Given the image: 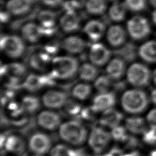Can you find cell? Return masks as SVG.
I'll list each match as a JSON object with an SVG mask.
<instances>
[{"label": "cell", "mask_w": 156, "mask_h": 156, "mask_svg": "<svg viewBox=\"0 0 156 156\" xmlns=\"http://www.w3.org/2000/svg\"><path fill=\"white\" fill-rule=\"evenodd\" d=\"M58 130L60 139L69 146H80L87 141L89 132L78 121H65L61 124Z\"/></svg>", "instance_id": "cell-1"}, {"label": "cell", "mask_w": 156, "mask_h": 156, "mask_svg": "<svg viewBox=\"0 0 156 156\" xmlns=\"http://www.w3.org/2000/svg\"><path fill=\"white\" fill-rule=\"evenodd\" d=\"M79 66V62L74 57L56 56L51 62V75L56 79L68 80L78 73Z\"/></svg>", "instance_id": "cell-2"}, {"label": "cell", "mask_w": 156, "mask_h": 156, "mask_svg": "<svg viewBox=\"0 0 156 156\" xmlns=\"http://www.w3.org/2000/svg\"><path fill=\"white\" fill-rule=\"evenodd\" d=\"M123 110L132 115L143 113L149 105V98L145 91L141 89H130L123 93L121 98Z\"/></svg>", "instance_id": "cell-3"}, {"label": "cell", "mask_w": 156, "mask_h": 156, "mask_svg": "<svg viewBox=\"0 0 156 156\" xmlns=\"http://www.w3.org/2000/svg\"><path fill=\"white\" fill-rule=\"evenodd\" d=\"M112 138L111 132L102 127L98 126L89 132L87 142L93 152L101 154L107 149Z\"/></svg>", "instance_id": "cell-4"}, {"label": "cell", "mask_w": 156, "mask_h": 156, "mask_svg": "<svg viewBox=\"0 0 156 156\" xmlns=\"http://www.w3.org/2000/svg\"><path fill=\"white\" fill-rule=\"evenodd\" d=\"M127 82L133 87H144L150 83L152 74L149 68L141 63H133L126 71Z\"/></svg>", "instance_id": "cell-5"}, {"label": "cell", "mask_w": 156, "mask_h": 156, "mask_svg": "<svg viewBox=\"0 0 156 156\" xmlns=\"http://www.w3.org/2000/svg\"><path fill=\"white\" fill-rule=\"evenodd\" d=\"M24 40L16 35H5L1 38V49L11 58H18L24 53Z\"/></svg>", "instance_id": "cell-6"}, {"label": "cell", "mask_w": 156, "mask_h": 156, "mask_svg": "<svg viewBox=\"0 0 156 156\" xmlns=\"http://www.w3.org/2000/svg\"><path fill=\"white\" fill-rule=\"evenodd\" d=\"M127 31L134 40H141L147 37L151 32V25L145 17L136 15L127 23Z\"/></svg>", "instance_id": "cell-7"}, {"label": "cell", "mask_w": 156, "mask_h": 156, "mask_svg": "<svg viewBox=\"0 0 156 156\" xmlns=\"http://www.w3.org/2000/svg\"><path fill=\"white\" fill-rule=\"evenodd\" d=\"M27 147L34 154L44 155L50 152L52 141L50 137L43 132H36L32 134L28 141Z\"/></svg>", "instance_id": "cell-8"}, {"label": "cell", "mask_w": 156, "mask_h": 156, "mask_svg": "<svg viewBox=\"0 0 156 156\" xmlns=\"http://www.w3.org/2000/svg\"><path fill=\"white\" fill-rule=\"evenodd\" d=\"M68 101L66 92L59 90H49L43 93L41 104L48 109L56 110L65 106Z\"/></svg>", "instance_id": "cell-9"}, {"label": "cell", "mask_w": 156, "mask_h": 156, "mask_svg": "<svg viewBox=\"0 0 156 156\" xmlns=\"http://www.w3.org/2000/svg\"><path fill=\"white\" fill-rule=\"evenodd\" d=\"M112 52L104 44L95 42L89 48L88 57L90 62L97 67L103 66L110 60Z\"/></svg>", "instance_id": "cell-10"}, {"label": "cell", "mask_w": 156, "mask_h": 156, "mask_svg": "<svg viewBox=\"0 0 156 156\" xmlns=\"http://www.w3.org/2000/svg\"><path fill=\"white\" fill-rule=\"evenodd\" d=\"M37 123L41 129L54 131L58 129L62 122L60 115L54 110H44L39 112L37 116Z\"/></svg>", "instance_id": "cell-11"}, {"label": "cell", "mask_w": 156, "mask_h": 156, "mask_svg": "<svg viewBox=\"0 0 156 156\" xmlns=\"http://www.w3.org/2000/svg\"><path fill=\"white\" fill-rule=\"evenodd\" d=\"M27 69L24 65L18 62H13L2 66L1 74H5L9 77V85H17L20 80L26 74Z\"/></svg>", "instance_id": "cell-12"}, {"label": "cell", "mask_w": 156, "mask_h": 156, "mask_svg": "<svg viewBox=\"0 0 156 156\" xmlns=\"http://www.w3.org/2000/svg\"><path fill=\"white\" fill-rule=\"evenodd\" d=\"M106 40L112 47L119 48L123 46L126 41L127 33L126 30L120 25L110 26L106 31Z\"/></svg>", "instance_id": "cell-13"}, {"label": "cell", "mask_w": 156, "mask_h": 156, "mask_svg": "<svg viewBox=\"0 0 156 156\" xmlns=\"http://www.w3.org/2000/svg\"><path fill=\"white\" fill-rule=\"evenodd\" d=\"M83 31L88 38L93 42H98L106 32L105 23L99 20L88 21L83 26Z\"/></svg>", "instance_id": "cell-14"}, {"label": "cell", "mask_w": 156, "mask_h": 156, "mask_svg": "<svg viewBox=\"0 0 156 156\" xmlns=\"http://www.w3.org/2000/svg\"><path fill=\"white\" fill-rule=\"evenodd\" d=\"M87 46L86 41L82 38L77 35L66 37L60 43L61 48L65 52L73 55L83 52Z\"/></svg>", "instance_id": "cell-15"}, {"label": "cell", "mask_w": 156, "mask_h": 156, "mask_svg": "<svg viewBox=\"0 0 156 156\" xmlns=\"http://www.w3.org/2000/svg\"><path fill=\"white\" fill-rule=\"evenodd\" d=\"M59 25L66 33L75 32L80 28V20L74 10H66L59 19Z\"/></svg>", "instance_id": "cell-16"}, {"label": "cell", "mask_w": 156, "mask_h": 156, "mask_svg": "<svg viewBox=\"0 0 156 156\" xmlns=\"http://www.w3.org/2000/svg\"><path fill=\"white\" fill-rule=\"evenodd\" d=\"M21 34L24 41L31 43L38 42L44 36L41 26L35 22L26 23L21 28Z\"/></svg>", "instance_id": "cell-17"}, {"label": "cell", "mask_w": 156, "mask_h": 156, "mask_svg": "<svg viewBox=\"0 0 156 156\" xmlns=\"http://www.w3.org/2000/svg\"><path fill=\"white\" fill-rule=\"evenodd\" d=\"M27 147V142L20 135L11 134L4 141V147L11 154L20 155L23 154Z\"/></svg>", "instance_id": "cell-18"}, {"label": "cell", "mask_w": 156, "mask_h": 156, "mask_svg": "<svg viewBox=\"0 0 156 156\" xmlns=\"http://www.w3.org/2000/svg\"><path fill=\"white\" fill-rule=\"evenodd\" d=\"M126 71V62L118 56L110 59L105 67L106 74L112 80H120Z\"/></svg>", "instance_id": "cell-19"}, {"label": "cell", "mask_w": 156, "mask_h": 156, "mask_svg": "<svg viewBox=\"0 0 156 156\" xmlns=\"http://www.w3.org/2000/svg\"><path fill=\"white\" fill-rule=\"evenodd\" d=\"M37 19L44 36H49L55 32L56 15L54 12L49 10H41L38 14Z\"/></svg>", "instance_id": "cell-20"}, {"label": "cell", "mask_w": 156, "mask_h": 156, "mask_svg": "<svg viewBox=\"0 0 156 156\" xmlns=\"http://www.w3.org/2000/svg\"><path fill=\"white\" fill-rule=\"evenodd\" d=\"M116 96L112 91L104 93H99L93 100L92 108L95 112H103L110 108H113L116 104Z\"/></svg>", "instance_id": "cell-21"}, {"label": "cell", "mask_w": 156, "mask_h": 156, "mask_svg": "<svg viewBox=\"0 0 156 156\" xmlns=\"http://www.w3.org/2000/svg\"><path fill=\"white\" fill-rule=\"evenodd\" d=\"M123 119V115L119 110L110 108L102 112L99 118L101 126L113 129L119 126Z\"/></svg>", "instance_id": "cell-22"}, {"label": "cell", "mask_w": 156, "mask_h": 156, "mask_svg": "<svg viewBox=\"0 0 156 156\" xmlns=\"http://www.w3.org/2000/svg\"><path fill=\"white\" fill-rule=\"evenodd\" d=\"M52 60L51 56L46 52H37L30 56L29 65L35 71H44L51 66Z\"/></svg>", "instance_id": "cell-23"}, {"label": "cell", "mask_w": 156, "mask_h": 156, "mask_svg": "<svg viewBox=\"0 0 156 156\" xmlns=\"http://www.w3.org/2000/svg\"><path fill=\"white\" fill-rule=\"evenodd\" d=\"M32 0H9L5 5L7 12L13 16L27 13L31 9Z\"/></svg>", "instance_id": "cell-24"}, {"label": "cell", "mask_w": 156, "mask_h": 156, "mask_svg": "<svg viewBox=\"0 0 156 156\" xmlns=\"http://www.w3.org/2000/svg\"><path fill=\"white\" fill-rule=\"evenodd\" d=\"M146 122L140 116H130L125 119V128L133 134H143L147 129Z\"/></svg>", "instance_id": "cell-25"}, {"label": "cell", "mask_w": 156, "mask_h": 156, "mask_svg": "<svg viewBox=\"0 0 156 156\" xmlns=\"http://www.w3.org/2000/svg\"><path fill=\"white\" fill-rule=\"evenodd\" d=\"M127 9L125 2L115 1L108 9V17L113 22L119 23L125 19Z\"/></svg>", "instance_id": "cell-26"}, {"label": "cell", "mask_w": 156, "mask_h": 156, "mask_svg": "<svg viewBox=\"0 0 156 156\" xmlns=\"http://www.w3.org/2000/svg\"><path fill=\"white\" fill-rule=\"evenodd\" d=\"M139 56L148 63H156V41L151 40L143 43L138 49Z\"/></svg>", "instance_id": "cell-27"}, {"label": "cell", "mask_w": 156, "mask_h": 156, "mask_svg": "<svg viewBox=\"0 0 156 156\" xmlns=\"http://www.w3.org/2000/svg\"><path fill=\"white\" fill-rule=\"evenodd\" d=\"M98 67L91 62H85L80 65L78 75L79 78L85 82H94L98 77Z\"/></svg>", "instance_id": "cell-28"}, {"label": "cell", "mask_w": 156, "mask_h": 156, "mask_svg": "<svg viewBox=\"0 0 156 156\" xmlns=\"http://www.w3.org/2000/svg\"><path fill=\"white\" fill-rule=\"evenodd\" d=\"M46 85L44 76L36 74L29 75L22 84L26 90L32 92L37 91Z\"/></svg>", "instance_id": "cell-29"}, {"label": "cell", "mask_w": 156, "mask_h": 156, "mask_svg": "<svg viewBox=\"0 0 156 156\" xmlns=\"http://www.w3.org/2000/svg\"><path fill=\"white\" fill-rule=\"evenodd\" d=\"M117 56L123 59L126 62L135 60L138 54L136 46L132 43H125L117 50Z\"/></svg>", "instance_id": "cell-30"}, {"label": "cell", "mask_w": 156, "mask_h": 156, "mask_svg": "<svg viewBox=\"0 0 156 156\" xmlns=\"http://www.w3.org/2000/svg\"><path fill=\"white\" fill-rule=\"evenodd\" d=\"M92 88L88 82H80L75 85L71 90L73 97L79 101H85L91 94Z\"/></svg>", "instance_id": "cell-31"}, {"label": "cell", "mask_w": 156, "mask_h": 156, "mask_svg": "<svg viewBox=\"0 0 156 156\" xmlns=\"http://www.w3.org/2000/svg\"><path fill=\"white\" fill-rule=\"evenodd\" d=\"M85 7L89 14L101 15L106 11L107 5L105 0H87Z\"/></svg>", "instance_id": "cell-32"}, {"label": "cell", "mask_w": 156, "mask_h": 156, "mask_svg": "<svg viewBox=\"0 0 156 156\" xmlns=\"http://www.w3.org/2000/svg\"><path fill=\"white\" fill-rule=\"evenodd\" d=\"M41 101L34 95H26L24 96L21 101V105L23 110L28 113H34L37 111Z\"/></svg>", "instance_id": "cell-33"}, {"label": "cell", "mask_w": 156, "mask_h": 156, "mask_svg": "<svg viewBox=\"0 0 156 156\" xmlns=\"http://www.w3.org/2000/svg\"><path fill=\"white\" fill-rule=\"evenodd\" d=\"M112 87V80L106 74L98 76L94 81V87L99 93L110 91Z\"/></svg>", "instance_id": "cell-34"}, {"label": "cell", "mask_w": 156, "mask_h": 156, "mask_svg": "<svg viewBox=\"0 0 156 156\" xmlns=\"http://www.w3.org/2000/svg\"><path fill=\"white\" fill-rule=\"evenodd\" d=\"M69 145L57 144L52 146L49 153V156H74L73 150Z\"/></svg>", "instance_id": "cell-35"}, {"label": "cell", "mask_w": 156, "mask_h": 156, "mask_svg": "<svg viewBox=\"0 0 156 156\" xmlns=\"http://www.w3.org/2000/svg\"><path fill=\"white\" fill-rule=\"evenodd\" d=\"M129 10L133 12H140L146 7V0H125Z\"/></svg>", "instance_id": "cell-36"}, {"label": "cell", "mask_w": 156, "mask_h": 156, "mask_svg": "<svg viewBox=\"0 0 156 156\" xmlns=\"http://www.w3.org/2000/svg\"><path fill=\"white\" fill-rule=\"evenodd\" d=\"M144 141L149 145L156 144V129L151 127L147 128L143 133Z\"/></svg>", "instance_id": "cell-37"}, {"label": "cell", "mask_w": 156, "mask_h": 156, "mask_svg": "<svg viewBox=\"0 0 156 156\" xmlns=\"http://www.w3.org/2000/svg\"><path fill=\"white\" fill-rule=\"evenodd\" d=\"M146 122L149 127L156 129V108L151 110L147 113Z\"/></svg>", "instance_id": "cell-38"}, {"label": "cell", "mask_w": 156, "mask_h": 156, "mask_svg": "<svg viewBox=\"0 0 156 156\" xmlns=\"http://www.w3.org/2000/svg\"><path fill=\"white\" fill-rule=\"evenodd\" d=\"M40 1L44 5L49 7H58L63 2V0H40Z\"/></svg>", "instance_id": "cell-39"}, {"label": "cell", "mask_w": 156, "mask_h": 156, "mask_svg": "<svg viewBox=\"0 0 156 156\" xmlns=\"http://www.w3.org/2000/svg\"><path fill=\"white\" fill-rule=\"evenodd\" d=\"M66 107L67 110L69 113H74L75 112H77L79 110V107L78 106V104H73V102H69V100L66 104Z\"/></svg>", "instance_id": "cell-40"}, {"label": "cell", "mask_w": 156, "mask_h": 156, "mask_svg": "<svg viewBox=\"0 0 156 156\" xmlns=\"http://www.w3.org/2000/svg\"><path fill=\"white\" fill-rule=\"evenodd\" d=\"M151 100L152 102L156 105V88L153 89L151 93Z\"/></svg>", "instance_id": "cell-41"}, {"label": "cell", "mask_w": 156, "mask_h": 156, "mask_svg": "<svg viewBox=\"0 0 156 156\" xmlns=\"http://www.w3.org/2000/svg\"><path fill=\"white\" fill-rule=\"evenodd\" d=\"M152 21L156 25V10H155L152 15Z\"/></svg>", "instance_id": "cell-42"}, {"label": "cell", "mask_w": 156, "mask_h": 156, "mask_svg": "<svg viewBox=\"0 0 156 156\" xmlns=\"http://www.w3.org/2000/svg\"><path fill=\"white\" fill-rule=\"evenodd\" d=\"M152 77L153 81H154L155 85H156V69L154 70V73H153V74H152Z\"/></svg>", "instance_id": "cell-43"}, {"label": "cell", "mask_w": 156, "mask_h": 156, "mask_svg": "<svg viewBox=\"0 0 156 156\" xmlns=\"http://www.w3.org/2000/svg\"><path fill=\"white\" fill-rule=\"evenodd\" d=\"M149 2L152 7L156 8V0H149Z\"/></svg>", "instance_id": "cell-44"}, {"label": "cell", "mask_w": 156, "mask_h": 156, "mask_svg": "<svg viewBox=\"0 0 156 156\" xmlns=\"http://www.w3.org/2000/svg\"><path fill=\"white\" fill-rule=\"evenodd\" d=\"M150 156H156V150H153V151L151 152Z\"/></svg>", "instance_id": "cell-45"}, {"label": "cell", "mask_w": 156, "mask_h": 156, "mask_svg": "<svg viewBox=\"0 0 156 156\" xmlns=\"http://www.w3.org/2000/svg\"><path fill=\"white\" fill-rule=\"evenodd\" d=\"M110 1H116V0H110Z\"/></svg>", "instance_id": "cell-46"}]
</instances>
